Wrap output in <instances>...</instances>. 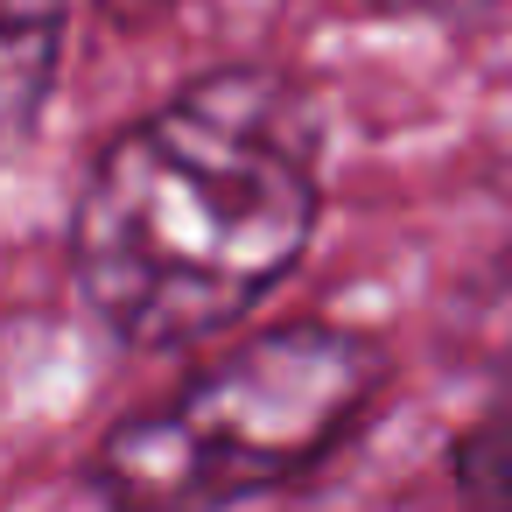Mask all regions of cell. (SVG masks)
Here are the masks:
<instances>
[{
  "instance_id": "obj_1",
  "label": "cell",
  "mask_w": 512,
  "mask_h": 512,
  "mask_svg": "<svg viewBox=\"0 0 512 512\" xmlns=\"http://www.w3.org/2000/svg\"><path fill=\"white\" fill-rule=\"evenodd\" d=\"M323 211L309 99L274 71H211L92 162L64 253L92 323L127 351L232 330L302 253Z\"/></svg>"
},
{
  "instance_id": "obj_2",
  "label": "cell",
  "mask_w": 512,
  "mask_h": 512,
  "mask_svg": "<svg viewBox=\"0 0 512 512\" xmlns=\"http://www.w3.org/2000/svg\"><path fill=\"white\" fill-rule=\"evenodd\" d=\"M386 358L344 323H274L183 393L106 428L92 484L113 512H232L316 470L372 407Z\"/></svg>"
},
{
  "instance_id": "obj_3",
  "label": "cell",
  "mask_w": 512,
  "mask_h": 512,
  "mask_svg": "<svg viewBox=\"0 0 512 512\" xmlns=\"http://www.w3.org/2000/svg\"><path fill=\"white\" fill-rule=\"evenodd\" d=\"M71 0H0V155L22 148L57 92Z\"/></svg>"
},
{
  "instance_id": "obj_4",
  "label": "cell",
  "mask_w": 512,
  "mask_h": 512,
  "mask_svg": "<svg viewBox=\"0 0 512 512\" xmlns=\"http://www.w3.org/2000/svg\"><path fill=\"white\" fill-rule=\"evenodd\" d=\"M456 484L477 512H512V337H505V393L456 442Z\"/></svg>"
}]
</instances>
